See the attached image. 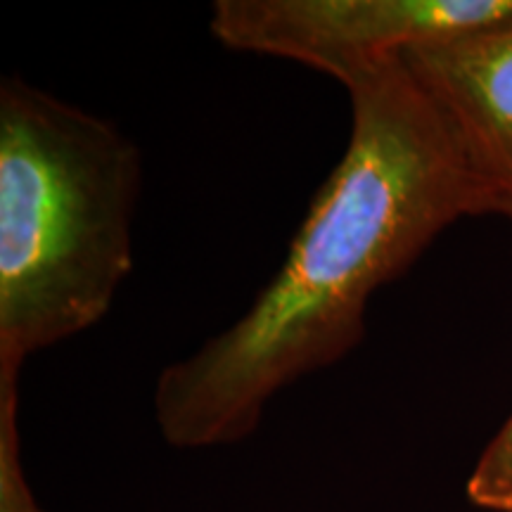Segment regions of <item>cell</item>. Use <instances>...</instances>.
<instances>
[{
	"label": "cell",
	"mask_w": 512,
	"mask_h": 512,
	"mask_svg": "<svg viewBox=\"0 0 512 512\" xmlns=\"http://www.w3.org/2000/svg\"><path fill=\"white\" fill-rule=\"evenodd\" d=\"M351 136L283 266L238 323L162 370L155 413L176 448L245 439L266 401L366 335L375 290L465 216L496 214L401 57L347 86Z\"/></svg>",
	"instance_id": "obj_1"
},
{
	"label": "cell",
	"mask_w": 512,
	"mask_h": 512,
	"mask_svg": "<svg viewBox=\"0 0 512 512\" xmlns=\"http://www.w3.org/2000/svg\"><path fill=\"white\" fill-rule=\"evenodd\" d=\"M140 178L110 121L0 83V373L107 316L133 268Z\"/></svg>",
	"instance_id": "obj_2"
},
{
	"label": "cell",
	"mask_w": 512,
	"mask_h": 512,
	"mask_svg": "<svg viewBox=\"0 0 512 512\" xmlns=\"http://www.w3.org/2000/svg\"><path fill=\"white\" fill-rule=\"evenodd\" d=\"M512 24V0H219L211 34L240 53L280 57L354 83L384 62Z\"/></svg>",
	"instance_id": "obj_3"
},
{
	"label": "cell",
	"mask_w": 512,
	"mask_h": 512,
	"mask_svg": "<svg viewBox=\"0 0 512 512\" xmlns=\"http://www.w3.org/2000/svg\"><path fill=\"white\" fill-rule=\"evenodd\" d=\"M401 64L496 197H512V24L401 53Z\"/></svg>",
	"instance_id": "obj_4"
},
{
	"label": "cell",
	"mask_w": 512,
	"mask_h": 512,
	"mask_svg": "<svg viewBox=\"0 0 512 512\" xmlns=\"http://www.w3.org/2000/svg\"><path fill=\"white\" fill-rule=\"evenodd\" d=\"M0 512H43L19 460L17 375L0 373Z\"/></svg>",
	"instance_id": "obj_5"
},
{
	"label": "cell",
	"mask_w": 512,
	"mask_h": 512,
	"mask_svg": "<svg viewBox=\"0 0 512 512\" xmlns=\"http://www.w3.org/2000/svg\"><path fill=\"white\" fill-rule=\"evenodd\" d=\"M472 505L491 512H512V413L479 456L467 479Z\"/></svg>",
	"instance_id": "obj_6"
},
{
	"label": "cell",
	"mask_w": 512,
	"mask_h": 512,
	"mask_svg": "<svg viewBox=\"0 0 512 512\" xmlns=\"http://www.w3.org/2000/svg\"><path fill=\"white\" fill-rule=\"evenodd\" d=\"M501 216H505V219L512 221V197H510L508 202L503 204V209H501Z\"/></svg>",
	"instance_id": "obj_7"
}]
</instances>
